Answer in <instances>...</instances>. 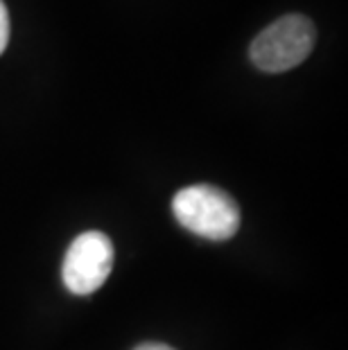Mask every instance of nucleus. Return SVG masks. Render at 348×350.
<instances>
[{"label": "nucleus", "mask_w": 348, "mask_h": 350, "mask_svg": "<svg viewBox=\"0 0 348 350\" xmlns=\"http://www.w3.org/2000/svg\"><path fill=\"white\" fill-rule=\"evenodd\" d=\"M10 43V12H7L5 0H0V55Z\"/></svg>", "instance_id": "4"}, {"label": "nucleus", "mask_w": 348, "mask_h": 350, "mask_svg": "<svg viewBox=\"0 0 348 350\" xmlns=\"http://www.w3.org/2000/svg\"><path fill=\"white\" fill-rule=\"evenodd\" d=\"M134 350H174V348L168 344H159V341H147V344H140Z\"/></svg>", "instance_id": "5"}, {"label": "nucleus", "mask_w": 348, "mask_h": 350, "mask_svg": "<svg viewBox=\"0 0 348 350\" xmlns=\"http://www.w3.org/2000/svg\"><path fill=\"white\" fill-rule=\"evenodd\" d=\"M314 41L317 29L312 21L301 14H287L256 36L249 48V57L258 70L285 72L306 62Z\"/></svg>", "instance_id": "2"}, {"label": "nucleus", "mask_w": 348, "mask_h": 350, "mask_svg": "<svg viewBox=\"0 0 348 350\" xmlns=\"http://www.w3.org/2000/svg\"><path fill=\"white\" fill-rule=\"evenodd\" d=\"M176 221L204 240L224 242L238 233L240 208L235 199L217 185L199 183L179 190L172 199Z\"/></svg>", "instance_id": "1"}, {"label": "nucleus", "mask_w": 348, "mask_h": 350, "mask_svg": "<svg viewBox=\"0 0 348 350\" xmlns=\"http://www.w3.org/2000/svg\"><path fill=\"white\" fill-rule=\"evenodd\" d=\"M113 244L102 230H86L77 235L66 251L62 278L68 292L88 296L105 285L113 269Z\"/></svg>", "instance_id": "3"}]
</instances>
